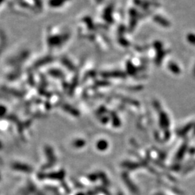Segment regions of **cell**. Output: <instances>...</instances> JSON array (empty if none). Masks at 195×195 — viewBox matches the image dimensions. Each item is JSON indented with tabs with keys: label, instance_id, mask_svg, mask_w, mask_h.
<instances>
[{
	"label": "cell",
	"instance_id": "6da1fadb",
	"mask_svg": "<svg viewBox=\"0 0 195 195\" xmlns=\"http://www.w3.org/2000/svg\"><path fill=\"white\" fill-rule=\"evenodd\" d=\"M187 38H188V40H189V41L190 43L195 45V35L189 34V36H188Z\"/></svg>",
	"mask_w": 195,
	"mask_h": 195
},
{
	"label": "cell",
	"instance_id": "7a4b0ae2",
	"mask_svg": "<svg viewBox=\"0 0 195 195\" xmlns=\"http://www.w3.org/2000/svg\"><path fill=\"white\" fill-rule=\"evenodd\" d=\"M194 74H195V72H194Z\"/></svg>",
	"mask_w": 195,
	"mask_h": 195
}]
</instances>
